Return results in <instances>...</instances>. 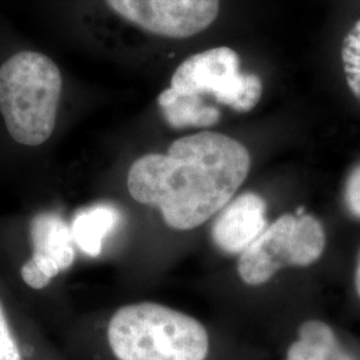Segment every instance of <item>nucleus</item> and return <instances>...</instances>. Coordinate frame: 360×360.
Here are the masks:
<instances>
[{"instance_id": "2eb2a0df", "label": "nucleus", "mask_w": 360, "mask_h": 360, "mask_svg": "<svg viewBox=\"0 0 360 360\" xmlns=\"http://www.w3.org/2000/svg\"><path fill=\"white\" fill-rule=\"evenodd\" d=\"M355 287H356V292L360 297V252L358 257V263H356V270H355Z\"/></svg>"}, {"instance_id": "6e6552de", "label": "nucleus", "mask_w": 360, "mask_h": 360, "mask_svg": "<svg viewBox=\"0 0 360 360\" xmlns=\"http://www.w3.org/2000/svg\"><path fill=\"white\" fill-rule=\"evenodd\" d=\"M267 203L257 193H245L219 211L211 239L227 255H240L267 227Z\"/></svg>"}, {"instance_id": "20e7f679", "label": "nucleus", "mask_w": 360, "mask_h": 360, "mask_svg": "<svg viewBox=\"0 0 360 360\" xmlns=\"http://www.w3.org/2000/svg\"><path fill=\"white\" fill-rule=\"evenodd\" d=\"M326 245L324 227L314 215L303 211L284 214L239 255L238 274L247 285H262L285 267L316 263Z\"/></svg>"}, {"instance_id": "f257e3e1", "label": "nucleus", "mask_w": 360, "mask_h": 360, "mask_svg": "<svg viewBox=\"0 0 360 360\" xmlns=\"http://www.w3.org/2000/svg\"><path fill=\"white\" fill-rule=\"evenodd\" d=\"M251 155L240 142L214 131L180 138L167 154H147L129 169L134 200L158 207L169 229L191 231L229 205L247 179Z\"/></svg>"}, {"instance_id": "9b49d317", "label": "nucleus", "mask_w": 360, "mask_h": 360, "mask_svg": "<svg viewBox=\"0 0 360 360\" xmlns=\"http://www.w3.org/2000/svg\"><path fill=\"white\" fill-rule=\"evenodd\" d=\"M119 220L120 214L112 205L99 203L82 210L70 226L74 245L89 257H99L105 238L115 229Z\"/></svg>"}, {"instance_id": "1a4fd4ad", "label": "nucleus", "mask_w": 360, "mask_h": 360, "mask_svg": "<svg viewBox=\"0 0 360 360\" xmlns=\"http://www.w3.org/2000/svg\"><path fill=\"white\" fill-rule=\"evenodd\" d=\"M158 104L172 129H208L218 124L221 116L218 107L206 102L203 96L172 87L160 92Z\"/></svg>"}, {"instance_id": "7ed1b4c3", "label": "nucleus", "mask_w": 360, "mask_h": 360, "mask_svg": "<svg viewBox=\"0 0 360 360\" xmlns=\"http://www.w3.org/2000/svg\"><path fill=\"white\" fill-rule=\"evenodd\" d=\"M62 86L58 65L40 52H18L1 65L0 114L15 142L38 147L51 138Z\"/></svg>"}, {"instance_id": "0eeeda50", "label": "nucleus", "mask_w": 360, "mask_h": 360, "mask_svg": "<svg viewBox=\"0 0 360 360\" xmlns=\"http://www.w3.org/2000/svg\"><path fill=\"white\" fill-rule=\"evenodd\" d=\"M32 257L22 266L23 282L43 290L75 262V247L70 226L53 212H41L30 223Z\"/></svg>"}, {"instance_id": "423d86ee", "label": "nucleus", "mask_w": 360, "mask_h": 360, "mask_svg": "<svg viewBox=\"0 0 360 360\" xmlns=\"http://www.w3.org/2000/svg\"><path fill=\"white\" fill-rule=\"evenodd\" d=\"M129 23L158 37L191 38L218 18L220 0H105Z\"/></svg>"}, {"instance_id": "39448f33", "label": "nucleus", "mask_w": 360, "mask_h": 360, "mask_svg": "<svg viewBox=\"0 0 360 360\" xmlns=\"http://www.w3.org/2000/svg\"><path fill=\"white\" fill-rule=\"evenodd\" d=\"M172 89L212 98L236 112L252 111L263 95L262 79L240 70L239 55L230 47L195 53L176 68Z\"/></svg>"}, {"instance_id": "ddd939ff", "label": "nucleus", "mask_w": 360, "mask_h": 360, "mask_svg": "<svg viewBox=\"0 0 360 360\" xmlns=\"http://www.w3.org/2000/svg\"><path fill=\"white\" fill-rule=\"evenodd\" d=\"M0 360H25L22 349L7 321L4 309L0 303Z\"/></svg>"}, {"instance_id": "f8f14e48", "label": "nucleus", "mask_w": 360, "mask_h": 360, "mask_svg": "<svg viewBox=\"0 0 360 360\" xmlns=\"http://www.w3.org/2000/svg\"><path fill=\"white\" fill-rule=\"evenodd\" d=\"M340 55L348 89L360 103V19L343 39Z\"/></svg>"}, {"instance_id": "9d476101", "label": "nucleus", "mask_w": 360, "mask_h": 360, "mask_svg": "<svg viewBox=\"0 0 360 360\" xmlns=\"http://www.w3.org/2000/svg\"><path fill=\"white\" fill-rule=\"evenodd\" d=\"M284 360H358L340 343L334 330L322 321H307L287 349Z\"/></svg>"}, {"instance_id": "4468645a", "label": "nucleus", "mask_w": 360, "mask_h": 360, "mask_svg": "<svg viewBox=\"0 0 360 360\" xmlns=\"http://www.w3.org/2000/svg\"><path fill=\"white\" fill-rule=\"evenodd\" d=\"M345 203L349 214L360 219V165L348 175L345 188Z\"/></svg>"}, {"instance_id": "f03ea898", "label": "nucleus", "mask_w": 360, "mask_h": 360, "mask_svg": "<svg viewBox=\"0 0 360 360\" xmlns=\"http://www.w3.org/2000/svg\"><path fill=\"white\" fill-rule=\"evenodd\" d=\"M105 340L114 360H207L211 349L210 334L198 319L153 302L116 309Z\"/></svg>"}]
</instances>
